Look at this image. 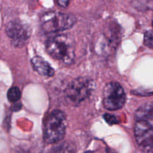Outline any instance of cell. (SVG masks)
I'll return each mask as SVG.
<instances>
[{
  "label": "cell",
  "mask_w": 153,
  "mask_h": 153,
  "mask_svg": "<svg viewBox=\"0 0 153 153\" xmlns=\"http://www.w3.org/2000/svg\"><path fill=\"white\" fill-rule=\"evenodd\" d=\"M7 99L10 102H16L21 98V91L17 87H12L7 91Z\"/></svg>",
  "instance_id": "obj_11"
},
{
  "label": "cell",
  "mask_w": 153,
  "mask_h": 153,
  "mask_svg": "<svg viewBox=\"0 0 153 153\" xmlns=\"http://www.w3.org/2000/svg\"><path fill=\"white\" fill-rule=\"evenodd\" d=\"M108 153H116L114 152V150H111V149H108V152H107Z\"/></svg>",
  "instance_id": "obj_15"
},
{
  "label": "cell",
  "mask_w": 153,
  "mask_h": 153,
  "mask_svg": "<svg viewBox=\"0 0 153 153\" xmlns=\"http://www.w3.org/2000/svg\"><path fill=\"white\" fill-rule=\"evenodd\" d=\"M5 32L15 46H22L27 43L31 36V29L21 21H10L6 26Z\"/></svg>",
  "instance_id": "obj_7"
},
{
  "label": "cell",
  "mask_w": 153,
  "mask_h": 153,
  "mask_svg": "<svg viewBox=\"0 0 153 153\" xmlns=\"http://www.w3.org/2000/svg\"><path fill=\"white\" fill-rule=\"evenodd\" d=\"M105 117V121H107L108 123L110 124H114V123H117V120L116 119V117L114 116H111V115L110 114H105L104 116Z\"/></svg>",
  "instance_id": "obj_13"
},
{
  "label": "cell",
  "mask_w": 153,
  "mask_h": 153,
  "mask_svg": "<svg viewBox=\"0 0 153 153\" xmlns=\"http://www.w3.org/2000/svg\"><path fill=\"white\" fill-rule=\"evenodd\" d=\"M52 153H76V149L72 143L64 142L58 145Z\"/></svg>",
  "instance_id": "obj_10"
},
{
  "label": "cell",
  "mask_w": 153,
  "mask_h": 153,
  "mask_svg": "<svg viewBox=\"0 0 153 153\" xmlns=\"http://www.w3.org/2000/svg\"><path fill=\"white\" fill-rule=\"evenodd\" d=\"M85 153H93L92 152H85Z\"/></svg>",
  "instance_id": "obj_16"
},
{
  "label": "cell",
  "mask_w": 153,
  "mask_h": 153,
  "mask_svg": "<svg viewBox=\"0 0 153 153\" xmlns=\"http://www.w3.org/2000/svg\"><path fill=\"white\" fill-rule=\"evenodd\" d=\"M144 44L153 49V29L146 31L144 34Z\"/></svg>",
  "instance_id": "obj_12"
},
{
  "label": "cell",
  "mask_w": 153,
  "mask_h": 153,
  "mask_svg": "<svg viewBox=\"0 0 153 153\" xmlns=\"http://www.w3.org/2000/svg\"><path fill=\"white\" fill-rule=\"evenodd\" d=\"M31 64L34 71L40 76L52 77L55 74L53 68L41 57L34 56L31 58Z\"/></svg>",
  "instance_id": "obj_8"
},
{
  "label": "cell",
  "mask_w": 153,
  "mask_h": 153,
  "mask_svg": "<svg viewBox=\"0 0 153 153\" xmlns=\"http://www.w3.org/2000/svg\"><path fill=\"white\" fill-rule=\"evenodd\" d=\"M135 117L138 120H147L153 118V102L140 106L136 111Z\"/></svg>",
  "instance_id": "obj_9"
},
{
  "label": "cell",
  "mask_w": 153,
  "mask_h": 153,
  "mask_svg": "<svg viewBox=\"0 0 153 153\" xmlns=\"http://www.w3.org/2000/svg\"><path fill=\"white\" fill-rule=\"evenodd\" d=\"M152 25H153V18H152Z\"/></svg>",
  "instance_id": "obj_17"
},
{
  "label": "cell",
  "mask_w": 153,
  "mask_h": 153,
  "mask_svg": "<svg viewBox=\"0 0 153 153\" xmlns=\"http://www.w3.org/2000/svg\"><path fill=\"white\" fill-rule=\"evenodd\" d=\"M95 89V82L88 77L74 79L67 86L65 96L71 103L78 105L88 99Z\"/></svg>",
  "instance_id": "obj_4"
},
{
  "label": "cell",
  "mask_w": 153,
  "mask_h": 153,
  "mask_svg": "<svg viewBox=\"0 0 153 153\" xmlns=\"http://www.w3.org/2000/svg\"><path fill=\"white\" fill-rule=\"evenodd\" d=\"M66 116L61 111L55 110L48 115L44 124L43 138L46 143H55L64 138L66 132Z\"/></svg>",
  "instance_id": "obj_2"
},
{
  "label": "cell",
  "mask_w": 153,
  "mask_h": 153,
  "mask_svg": "<svg viewBox=\"0 0 153 153\" xmlns=\"http://www.w3.org/2000/svg\"><path fill=\"white\" fill-rule=\"evenodd\" d=\"M70 0H57V3L60 7H67L68 6Z\"/></svg>",
  "instance_id": "obj_14"
},
{
  "label": "cell",
  "mask_w": 153,
  "mask_h": 153,
  "mask_svg": "<svg viewBox=\"0 0 153 153\" xmlns=\"http://www.w3.org/2000/svg\"><path fill=\"white\" fill-rule=\"evenodd\" d=\"M74 15L59 11H49L40 19L41 28L45 33H56L71 28L76 24Z\"/></svg>",
  "instance_id": "obj_3"
},
{
  "label": "cell",
  "mask_w": 153,
  "mask_h": 153,
  "mask_svg": "<svg viewBox=\"0 0 153 153\" xmlns=\"http://www.w3.org/2000/svg\"><path fill=\"white\" fill-rule=\"evenodd\" d=\"M126 96L123 88L118 82L107 84L103 91V105L108 111H117L122 108L126 103Z\"/></svg>",
  "instance_id": "obj_5"
},
{
  "label": "cell",
  "mask_w": 153,
  "mask_h": 153,
  "mask_svg": "<svg viewBox=\"0 0 153 153\" xmlns=\"http://www.w3.org/2000/svg\"><path fill=\"white\" fill-rule=\"evenodd\" d=\"M134 137L144 153H153V126L147 120H137L134 126Z\"/></svg>",
  "instance_id": "obj_6"
},
{
  "label": "cell",
  "mask_w": 153,
  "mask_h": 153,
  "mask_svg": "<svg viewBox=\"0 0 153 153\" xmlns=\"http://www.w3.org/2000/svg\"><path fill=\"white\" fill-rule=\"evenodd\" d=\"M48 54L64 64H71L75 58L74 38L70 34H59L48 39L46 43Z\"/></svg>",
  "instance_id": "obj_1"
}]
</instances>
